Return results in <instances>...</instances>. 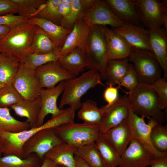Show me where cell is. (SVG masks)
Masks as SVG:
<instances>
[{"instance_id": "1", "label": "cell", "mask_w": 167, "mask_h": 167, "mask_svg": "<svg viewBox=\"0 0 167 167\" xmlns=\"http://www.w3.org/2000/svg\"><path fill=\"white\" fill-rule=\"evenodd\" d=\"M73 116L69 110H65L61 114L51 118L41 126L17 133L0 132V142L3 156L13 155L23 158L22 149L24 143L38 131L44 129L55 128L71 122Z\"/></svg>"}, {"instance_id": "2", "label": "cell", "mask_w": 167, "mask_h": 167, "mask_svg": "<svg viewBox=\"0 0 167 167\" xmlns=\"http://www.w3.org/2000/svg\"><path fill=\"white\" fill-rule=\"evenodd\" d=\"M37 26L29 21L11 27L6 35L0 40V53L20 63L29 54V49Z\"/></svg>"}, {"instance_id": "3", "label": "cell", "mask_w": 167, "mask_h": 167, "mask_svg": "<svg viewBox=\"0 0 167 167\" xmlns=\"http://www.w3.org/2000/svg\"><path fill=\"white\" fill-rule=\"evenodd\" d=\"M126 93L129 105L135 113L153 118L161 124L165 122L166 113L159 109L157 96L151 85L139 83L134 90Z\"/></svg>"}, {"instance_id": "4", "label": "cell", "mask_w": 167, "mask_h": 167, "mask_svg": "<svg viewBox=\"0 0 167 167\" xmlns=\"http://www.w3.org/2000/svg\"><path fill=\"white\" fill-rule=\"evenodd\" d=\"M101 79L97 71L90 69L78 76L65 81L59 108L62 109L67 105L75 111L79 109L82 104V97L97 85H103Z\"/></svg>"}, {"instance_id": "5", "label": "cell", "mask_w": 167, "mask_h": 167, "mask_svg": "<svg viewBox=\"0 0 167 167\" xmlns=\"http://www.w3.org/2000/svg\"><path fill=\"white\" fill-rule=\"evenodd\" d=\"M104 26L94 25L90 31L83 53L89 69L97 71L105 80L108 60L107 47Z\"/></svg>"}, {"instance_id": "6", "label": "cell", "mask_w": 167, "mask_h": 167, "mask_svg": "<svg viewBox=\"0 0 167 167\" xmlns=\"http://www.w3.org/2000/svg\"><path fill=\"white\" fill-rule=\"evenodd\" d=\"M54 130L63 142L77 148L95 143L102 134L98 126L74 122L59 126Z\"/></svg>"}, {"instance_id": "7", "label": "cell", "mask_w": 167, "mask_h": 167, "mask_svg": "<svg viewBox=\"0 0 167 167\" xmlns=\"http://www.w3.org/2000/svg\"><path fill=\"white\" fill-rule=\"evenodd\" d=\"M128 58L133 64L140 83L152 85L161 78L163 70L151 53L132 48Z\"/></svg>"}, {"instance_id": "8", "label": "cell", "mask_w": 167, "mask_h": 167, "mask_svg": "<svg viewBox=\"0 0 167 167\" xmlns=\"http://www.w3.org/2000/svg\"><path fill=\"white\" fill-rule=\"evenodd\" d=\"M144 118L135 113L130 106L127 120L132 139L136 140L156 158L167 157V153L157 151L154 147L151 141V130L158 122L153 118H149L146 123Z\"/></svg>"}, {"instance_id": "9", "label": "cell", "mask_w": 167, "mask_h": 167, "mask_svg": "<svg viewBox=\"0 0 167 167\" xmlns=\"http://www.w3.org/2000/svg\"><path fill=\"white\" fill-rule=\"evenodd\" d=\"M141 21L148 27L163 25L167 29V1L163 0H134Z\"/></svg>"}, {"instance_id": "10", "label": "cell", "mask_w": 167, "mask_h": 167, "mask_svg": "<svg viewBox=\"0 0 167 167\" xmlns=\"http://www.w3.org/2000/svg\"><path fill=\"white\" fill-rule=\"evenodd\" d=\"M62 142L56 134L54 128L43 129L34 135L24 144L23 158L36 154L42 160L45 155L56 145Z\"/></svg>"}, {"instance_id": "11", "label": "cell", "mask_w": 167, "mask_h": 167, "mask_svg": "<svg viewBox=\"0 0 167 167\" xmlns=\"http://www.w3.org/2000/svg\"><path fill=\"white\" fill-rule=\"evenodd\" d=\"M12 84L24 100L32 101L40 96L42 88L38 77L34 70L23 63H20Z\"/></svg>"}, {"instance_id": "12", "label": "cell", "mask_w": 167, "mask_h": 167, "mask_svg": "<svg viewBox=\"0 0 167 167\" xmlns=\"http://www.w3.org/2000/svg\"><path fill=\"white\" fill-rule=\"evenodd\" d=\"M81 19L90 27L109 25L115 28L124 23L113 14L105 0H95Z\"/></svg>"}, {"instance_id": "13", "label": "cell", "mask_w": 167, "mask_h": 167, "mask_svg": "<svg viewBox=\"0 0 167 167\" xmlns=\"http://www.w3.org/2000/svg\"><path fill=\"white\" fill-rule=\"evenodd\" d=\"M35 71L42 88H53L60 82L75 76L62 67L58 60L49 62L36 68Z\"/></svg>"}, {"instance_id": "14", "label": "cell", "mask_w": 167, "mask_h": 167, "mask_svg": "<svg viewBox=\"0 0 167 167\" xmlns=\"http://www.w3.org/2000/svg\"><path fill=\"white\" fill-rule=\"evenodd\" d=\"M132 48L152 53L148 29L128 22L113 29Z\"/></svg>"}, {"instance_id": "15", "label": "cell", "mask_w": 167, "mask_h": 167, "mask_svg": "<svg viewBox=\"0 0 167 167\" xmlns=\"http://www.w3.org/2000/svg\"><path fill=\"white\" fill-rule=\"evenodd\" d=\"M64 81L60 82L53 88L41 89L40 96L41 105L38 118L37 126L44 124L45 118L47 115L51 114V118H54L64 111L65 109H60L57 105L58 99L63 92Z\"/></svg>"}, {"instance_id": "16", "label": "cell", "mask_w": 167, "mask_h": 167, "mask_svg": "<svg viewBox=\"0 0 167 167\" xmlns=\"http://www.w3.org/2000/svg\"><path fill=\"white\" fill-rule=\"evenodd\" d=\"M118 167H146L151 164L155 156L136 140L132 139L121 155Z\"/></svg>"}, {"instance_id": "17", "label": "cell", "mask_w": 167, "mask_h": 167, "mask_svg": "<svg viewBox=\"0 0 167 167\" xmlns=\"http://www.w3.org/2000/svg\"><path fill=\"white\" fill-rule=\"evenodd\" d=\"M104 111L101 122L98 126L102 133L127 119L130 105L126 96L119 97L116 102L107 108L102 106Z\"/></svg>"}, {"instance_id": "18", "label": "cell", "mask_w": 167, "mask_h": 167, "mask_svg": "<svg viewBox=\"0 0 167 167\" xmlns=\"http://www.w3.org/2000/svg\"><path fill=\"white\" fill-rule=\"evenodd\" d=\"M152 53L160 65L163 73L162 77L167 79V39L166 33L157 25L148 27Z\"/></svg>"}, {"instance_id": "19", "label": "cell", "mask_w": 167, "mask_h": 167, "mask_svg": "<svg viewBox=\"0 0 167 167\" xmlns=\"http://www.w3.org/2000/svg\"><path fill=\"white\" fill-rule=\"evenodd\" d=\"M90 27L81 19L75 24L60 50V56L79 48L84 51L88 39Z\"/></svg>"}, {"instance_id": "20", "label": "cell", "mask_w": 167, "mask_h": 167, "mask_svg": "<svg viewBox=\"0 0 167 167\" xmlns=\"http://www.w3.org/2000/svg\"><path fill=\"white\" fill-rule=\"evenodd\" d=\"M107 47V58L109 60L128 58L132 48L120 35L104 26Z\"/></svg>"}, {"instance_id": "21", "label": "cell", "mask_w": 167, "mask_h": 167, "mask_svg": "<svg viewBox=\"0 0 167 167\" xmlns=\"http://www.w3.org/2000/svg\"><path fill=\"white\" fill-rule=\"evenodd\" d=\"M127 119L102 134L121 156L132 139Z\"/></svg>"}, {"instance_id": "22", "label": "cell", "mask_w": 167, "mask_h": 167, "mask_svg": "<svg viewBox=\"0 0 167 167\" xmlns=\"http://www.w3.org/2000/svg\"><path fill=\"white\" fill-rule=\"evenodd\" d=\"M113 14L124 22L136 25L140 21L139 13L134 0H106Z\"/></svg>"}, {"instance_id": "23", "label": "cell", "mask_w": 167, "mask_h": 167, "mask_svg": "<svg viewBox=\"0 0 167 167\" xmlns=\"http://www.w3.org/2000/svg\"><path fill=\"white\" fill-rule=\"evenodd\" d=\"M28 21L41 28L46 33L56 47L60 49L71 30L65 28L46 19L32 17Z\"/></svg>"}, {"instance_id": "24", "label": "cell", "mask_w": 167, "mask_h": 167, "mask_svg": "<svg viewBox=\"0 0 167 167\" xmlns=\"http://www.w3.org/2000/svg\"><path fill=\"white\" fill-rule=\"evenodd\" d=\"M78 148L62 142L55 146L45 155L47 158L58 165L75 167V156Z\"/></svg>"}, {"instance_id": "25", "label": "cell", "mask_w": 167, "mask_h": 167, "mask_svg": "<svg viewBox=\"0 0 167 167\" xmlns=\"http://www.w3.org/2000/svg\"><path fill=\"white\" fill-rule=\"evenodd\" d=\"M41 105V99L39 96L32 101L24 100L10 108L18 116L27 118L32 128L38 126V118Z\"/></svg>"}, {"instance_id": "26", "label": "cell", "mask_w": 167, "mask_h": 167, "mask_svg": "<svg viewBox=\"0 0 167 167\" xmlns=\"http://www.w3.org/2000/svg\"><path fill=\"white\" fill-rule=\"evenodd\" d=\"M58 61L62 67L75 76L84 71L87 66L84 53L79 48L60 56Z\"/></svg>"}, {"instance_id": "27", "label": "cell", "mask_w": 167, "mask_h": 167, "mask_svg": "<svg viewBox=\"0 0 167 167\" xmlns=\"http://www.w3.org/2000/svg\"><path fill=\"white\" fill-rule=\"evenodd\" d=\"M129 62L128 58L108 60L105 79L108 85H119L128 69Z\"/></svg>"}, {"instance_id": "28", "label": "cell", "mask_w": 167, "mask_h": 167, "mask_svg": "<svg viewBox=\"0 0 167 167\" xmlns=\"http://www.w3.org/2000/svg\"><path fill=\"white\" fill-rule=\"evenodd\" d=\"M77 113L78 118L86 124L98 126L103 118L104 111L98 107L94 101L88 99L82 103Z\"/></svg>"}, {"instance_id": "29", "label": "cell", "mask_w": 167, "mask_h": 167, "mask_svg": "<svg viewBox=\"0 0 167 167\" xmlns=\"http://www.w3.org/2000/svg\"><path fill=\"white\" fill-rule=\"evenodd\" d=\"M94 1L95 0H72L70 11L67 15L61 20L60 25L66 29L71 30L75 23L82 18Z\"/></svg>"}, {"instance_id": "30", "label": "cell", "mask_w": 167, "mask_h": 167, "mask_svg": "<svg viewBox=\"0 0 167 167\" xmlns=\"http://www.w3.org/2000/svg\"><path fill=\"white\" fill-rule=\"evenodd\" d=\"M30 128L27 121H21L13 117L8 107H0V132L17 133Z\"/></svg>"}, {"instance_id": "31", "label": "cell", "mask_w": 167, "mask_h": 167, "mask_svg": "<svg viewBox=\"0 0 167 167\" xmlns=\"http://www.w3.org/2000/svg\"><path fill=\"white\" fill-rule=\"evenodd\" d=\"M57 48L46 33L37 26L34 32L29 49V54H47Z\"/></svg>"}, {"instance_id": "32", "label": "cell", "mask_w": 167, "mask_h": 167, "mask_svg": "<svg viewBox=\"0 0 167 167\" xmlns=\"http://www.w3.org/2000/svg\"><path fill=\"white\" fill-rule=\"evenodd\" d=\"M106 167H118L121 163L120 155L102 135L95 142Z\"/></svg>"}, {"instance_id": "33", "label": "cell", "mask_w": 167, "mask_h": 167, "mask_svg": "<svg viewBox=\"0 0 167 167\" xmlns=\"http://www.w3.org/2000/svg\"><path fill=\"white\" fill-rule=\"evenodd\" d=\"M75 155L83 159L91 167H106L95 143L78 148Z\"/></svg>"}, {"instance_id": "34", "label": "cell", "mask_w": 167, "mask_h": 167, "mask_svg": "<svg viewBox=\"0 0 167 167\" xmlns=\"http://www.w3.org/2000/svg\"><path fill=\"white\" fill-rule=\"evenodd\" d=\"M42 162L35 153L24 158L13 155L0 156V167H39Z\"/></svg>"}, {"instance_id": "35", "label": "cell", "mask_w": 167, "mask_h": 167, "mask_svg": "<svg viewBox=\"0 0 167 167\" xmlns=\"http://www.w3.org/2000/svg\"><path fill=\"white\" fill-rule=\"evenodd\" d=\"M20 63L0 53V82L4 86L12 84Z\"/></svg>"}, {"instance_id": "36", "label": "cell", "mask_w": 167, "mask_h": 167, "mask_svg": "<svg viewBox=\"0 0 167 167\" xmlns=\"http://www.w3.org/2000/svg\"><path fill=\"white\" fill-rule=\"evenodd\" d=\"M61 0H47L39 8L33 17L42 18L60 25L62 20L59 12Z\"/></svg>"}, {"instance_id": "37", "label": "cell", "mask_w": 167, "mask_h": 167, "mask_svg": "<svg viewBox=\"0 0 167 167\" xmlns=\"http://www.w3.org/2000/svg\"><path fill=\"white\" fill-rule=\"evenodd\" d=\"M60 50L57 49L45 54H29L24 58L23 63L30 69L34 70L37 67L49 62L58 60L60 57Z\"/></svg>"}, {"instance_id": "38", "label": "cell", "mask_w": 167, "mask_h": 167, "mask_svg": "<svg viewBox=\"0 0 167 167\" xmlns=\"http://www.w3.org/2000/svg\"><path fill=\"white\" fill-rule=\"evenodd\" d=\"M150 139L155 148L159 152L167 153V126L157 123L152 128Z\"/></svg>"}, {"instance_id": "39", "label": "cell", "mask_w": 167, "mask_h": 167, "mask_svg": "<svg viewBox=\"0 0 167 167\" xmlns=\"http://www.w3.org/2000/svg\"><path fill=\"white\" fill-rule=\"evenodd\" d=\"M16 5L18 15L28 19L33 17L45 0H11Z\"/></svg>"}, {"instance_id": "40", "label": "cell", "mask_w": 167, "mask_h": 167, "mask_svg": "<svg viewBox=\"0 0 167 167\" xmlns=\"http://www.w3.org/2000/svg\"><path fill=\"white\" fill-rule=\"evenodd\" d=\"M24 100L12 84L0 89V107H10Z\"/></svg>"}, {"instance_id": "41", "label": "cell", "mask_w": 167, "mask_h": 167, "mask_svg": "<svg viewBox=\"0 0 167 167\" xmlns=\"http://www.w3.org/2000/svg\"><path fill=\"white\" fill-rule=\"evenodd\" d=\"M156 92L158 98L159 109L162 110L167 108V80L161 78L151 85Z\"/></svg>"}, {"instance_id": "42", "label": "cell", "mask_w": 167, "mask_h": 167, "mask_svg": "<svg viewBox=\"0 0 167 167\" xmlns=\"http://www.w3.org/2000/svg\"><path fill=\"white\" fill-rule=\"evenodd\" d=\"M139 83L138 75L133 65L130 63L128 70L118 86L120 88L121 86H122L130 91L135 89Z\"/></svg>"}, {"instance_id": "43", "label": "cell", "mask_w": 167, "mask_h": 167, "mask_svg": "<svg viewBox=\"0 0 167 167\" xmlns=\"http://www.w3.org/2000/svg\"><path fill=\"white\" fill-rule=\"evenodd\" d=\"M119 88H120L118 86L114 87L112 85H108L106 88L104 92L103 97L107 104L103 106L104 107H109L116 102L119 97L118 93Z\"/></svg>"}, {"instance_id": "44", "label": "cell", "mask_w": 167, "mask_h": 167, "mask_svg": "<svg viewBox=\"0 0 167 167\" xmlns=\"http://www.w3.org/2000/svg\"><path fill=\"white\" fill-rule=\"evenodd\" d=\"M28 21L27 18L13 14L0 16V25H7L11 27Z\"/></svg>"}, {"instance_id": "45", "label": "cell", "mask_w": 167, "mask_h": 167, "mask_svg": "<svg viewBox=\"0 0 167 167\" xmlns=\"http://www.w3.org/2000/svg\"><path fill=\"white\" fill-rule=\"evenodd\" d=\"M17 13L16 6L11 0H0V16Z\"/></svg>"}, {"instance_id": "46", "label": "cell", "mask_w": 167, "mask_h": 167, "mask_svg": "<svg viewBox=\"0 0 167 167\" xmlns=\"http://www.w3.org/2000/svg\"><path fill=\"white\" fill-rule=\"evenodd\" d=\"M72 1V0H61L59 6V12L62 20L65 18L69 13Z\"/></svg>"}, {"instance_id": "47", "label": "cell", "mask_w": 167, "mask_h": 167, "mask_svg": "<svg viewBox=\"0 0 167 167\" xmlns=\"http://www.w3.org/2000/svg\"><path fill=\"white\" fill-rule=\"evenodd\" d=\"M150 166L151 167H167V157L155 158Z\"/></svg>"}, {"instance_id": "48", "label": "cell", "mask_w": 167, "mask_h": 167, "mask_svg": "<svg viewBox=\"0 0 167 167\" xmlns=\"http://www.w3.org/2000/svg\"><path fill=\"white\" fill-rule=\"evenodd\" d=\"M75 167H91L84 160L75 155Z\"/></svg>"}, {"instance_id": "49", "label": "cell", "mask_w": 167, "mask_h": 167, "mask_svg": "<svg viewBox=\"0 0 167 167\" xmlns=\"http://www.w3.org/2000/svg\"><path fill=\"white\" fill-rule=\"evenodd\" d=\"M39 167H58V165L49 159L44 157L42 160L41 164Z\"/></svg>"}, {"instance_id": "50", "label": "cell", "mask_w": 167, "mask_h": 167, "mask_svg": "<svg viewBox=\"0 0 167 167\" xmlns=\"http://www.w3.org/2000/svg\"><path fill=\"white\" fill-rule=\"evenodd\" d=\"M11 27L5 25H0V40L2 39L9 31Z\"/></svg>"}, {"instance_id": "51", "label": "cell", "mask_w": 167, "mask_h": 167, "mask_svg": "<svg viewBox=\"0 0 167 167\" xmlns=\"http://www.w3.org/2000/svg\"><path fill=\"white\" fill-rule=\"evenodd\" d=\"M2 154V146L1 143L0 142V156Z\"/></svg>"}, {"instance_id": "52", "label": "cell", "mask_w": 167, "mask_h": 167, "mask_svg": "<svg viewBox=\"0 0 167 167\" xmlns=\"http://www.w3.org/2000/svg\"><path fill=\"white\" fill-rule=\"evenodd\" d=\"M4 86L2 84H1L0 82V89L2 87H3V86Z\"/></svg>"}, {"instance_id": "53", "label": "cell", "mask_w": 167, "mask_h": 167, "mask_svg": "<svg viewBox=\"0 0 167 167\" xmlns=\"http://www.w3.org/2000/svg\"><path fill=\"white\" fill-rule=\"evenodd\" d=\"M58 167H66V166H62V165H59L58 166Z\"/></svg>"}]
</instances>
